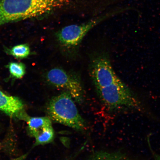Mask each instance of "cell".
<instances>
[{"mask_svg": "<svg viewBox=\"0 0 160 160\" xmlns=\"http://www.w3.org/2000/svg\"><path fill=\"white\" fill-rule=\"evenodd\" d=\"M107 17V15L101 16L85 23L66 26L59 30L55 36L60 49L67 56L75 55L85 35Z\"/></svg>", "mask_w": 160, "mask_h": 160, "instance_id": "obj_4", "label": "cell"}, {"mask_svg": "<svg viewBox=\"0 0 160 160\" xmlns=\"http://www.w3.org/2000/svg\"><path fill=\"white\" fill-rule=\"evenodd\" d=\"M55 133L52 126L45 128L34 137L36 142L35 145L46 144L52 142L54 138Z\"/></svg>", "mask_w": 160, "mask_h": 160, "instance_id": "obj_10", "label": "cell"}, {"mask_svg": "<svg viewBox=\"0 0 160 160\" xmlns=\"http://www.w3.org/2000/svg\"><path fill=\"white\" fill-rule=\"evenodd\" d=\"M30 48L27 44H21L15 46L9 51L10 55L18 58H24L30 54Z\"/></svg>", "mask_w": 160, "mask_h": 160, "instance_id": "obj_11", "label": "cell"}, {"mask_svg": "<svg viewBox=\"0 0 160 160\" xmlns=\"http://www.w3.org/2000/svg\"><path fill=\"white\" fill-rule=\"evenodd\" d=\"M24 108L23 103L19 98L6 95L0 90V111L10 117L25 121L28 116Z\"/></svg>", "mask_w": 160, "mask_h": 160, "instance_id": "obj_7", "label": "cell"}, {"mask_svg": "<svg viewBox=\"0 0 160 160\" xmlns=\"http://www.w3.org/2000/svg\"><path fill=\"white\" fill-rule=\"evenodd\" d=\"M47 111L51 121L72 128L77 131L85 128L84 120L70 93L63 92L52 98L48 103Z\"/></svg>", "mask_w": 160, "mask_h": 160, "instance_id": "obj_2", "label": "cell"}, {"mask_svg": "<svg viewBox=\"0 0 160 160\" xmlns=\"http://www.w3.org/2000/svg\"><path fill=\"white\" fill-rule=\"evenodd\" d=\"M93 160H133L121 152L98 151L93 155Z\"/></svg>", "mask_w": 160, "mask_h": 160, "instance_id": "obj_9", "label": "cell"}, {"mask_svg": "<svg viewBox=\"0 0 160 160\" xmlns=\"http://www.w3.org/2000/svg\"><path fill=\"white\" fill-rule=\"evenodd\" d=\"M75 0H0V27L39 18L72 6Z\"/></svg>", "mask_w": 160, "mask_h": 160, "instance_id": "obj_1", "label": "cell"}, {"mask_svg": "<svg viewBox=\"0 0 160 160\" xmlns=\"http://www.w3.org/2000/svg\"><path fill=\"white\" fill-rule=\"evenodd\" d=\"M89 71L96 89L107 87L121 80L116 75L106 53H97L92 57Z\"/></svg>", "mask_w": 160, "mask_h": 160, "instance_id": "obj_6", "label": "cell"}, {"mask_svg": "<svg viewBox=\"0 0 160 160\" xmlns=\"http://www.w3.org/2000/svg\"><path fill=\"white\" fill-rule=\"evenodd\" d=\"M25 121L27 122L30 134L33 137L45 128L52 126V121L48 117H30L28 116Z\"/></svg>", "mask_w": 160, "mask_h": 160, "instance_id": "obj_8", "label": "cell"}, {"mask_svg": "<svg viewBox=\"0 0 160 160\" xmlns=\"http://www.w3.org/2000/svg\"><path fill=\"white\" fill-rule=\"evenodd\" d=\"M96 89L102 102L110 110L140 111L142 110L141 102L121 80L107 87Z\"/></svg>", "mask_w": 160, "mask_h": 160, "instance_id": "obj_3", "label": "cell"}, {"mask_svg": "<svg viewBox=\"0 0 160 160\" xmlns=\"http://www.w3.org/2000/svg\"><path fill=\"white\" fill-rule=\"evenodd\" d=\"M89 160H93V157H92H92L91 158H90Z\"/></svg>", "mask_w": 160, "mask_h": 160, "instance_id": "obj_14", "label": "cell"}, {"mask_svg": "<svg viewBox=\"0 0 160 160\" xmlns=\"http://www.w3.org/2000/svg\"><path fill=\"white\" fill-rule=\"evenodd\" d=\"M9 68L11 74L17 78H21L25 73L24 65L21 63L11 62L9 63Z\"/></svg>", "mask_w": 160, "mask_h": 160, "instance_id": "obj_12", "label": "cell"}, {"mask_svg": "<svg viewBox=\"0 0 160 160\" xmlns=\"http://www.w3.org/2000/svg\"><path fill=\"white\" fill-rule=\"evenodd\" d=\"M48 83L56 88L65 89L78 103H82L84 91L79 77L60 68H54L46 76Z\"/></svg>", "mask_w": 160, "mask_h": 160, "instance_id": "obj_5", "label": "cell"}, {"mask_svg": "<svg viewBox=\"0 0 160 160\" xmlns=\"http://www.w3.org/2000/svg\"><path fill=\"white\" fill-rule=\"evenodd\" d=\"M150 149H151V151L152 152V155L153 156V157L154 158L155 160H160V155L158 154L157 153H156L155 152H154L153 151V150H152L151 149V147H150Z\"/></svg>", "mask_w": 160, "mask_h": 160, "instance_id": "obj_13", "label": "cell"}]
</instances>
